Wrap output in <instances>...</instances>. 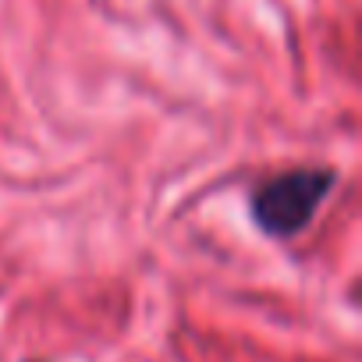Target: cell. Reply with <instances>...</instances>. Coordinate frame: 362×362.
<instances>
[{
	"instance_id": "obj_1",
	"label": "cell",
	"mask_w": 362,
	"mask_h": 362,
	"mask_svg": "<svg viewBox=\"0 0 362 362\" xmlns=\"http://www.w3.org/2000/svg\"><path fill=\"white\" fill-rule=\"evenodd\" d=\"M334 189V174L323 167H295L267 177L252 192V221L274 238L305 231Z\"/></svg>"
}]
</instances>
